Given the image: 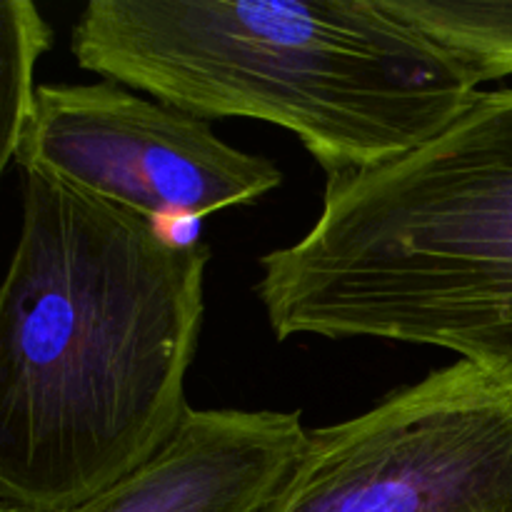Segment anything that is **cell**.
Instances as JSON below:
<instances>
[{"instance_id":"obj_1","label":"cell","mask_w":512,"mask_h":512,"mask_svg":"<svg viewBox=\"0 0 512 512\" xmlns=\"http://www.w3.org/2000/svg\"><path fill=\"white\" fill-rule=\"evenodd\" d=\"M210 248L45 173L0 280V500L73 512L190 410Z\"/></svg>"},{"instance_id":"obj_2","label":"cell","mask_w":512,"mask_h":512,"mask_svg":"<svg viewBox=\"0 0 512 512\" xmlns=\"http://www.w3.org/2000/svg\"><path fill=\"white\" fill-rule=\"evenodd\" d=\"M70 50L88 73L195 118L290 130L328 178L428 143L480 93L380 0H90Z\"/></svg>"},{"instance_id":"obj_3","label":"cell","mask_w":512,"mask_h":512,"mask_svg":"<svg viewBox=\"0 0 512 512\" xmlns=\"http://www.w3.org/2000/svg\"><path fill=\"white\" fill-rule=\"evenodd\" d=\"M280 340L450 350L512 393V88L480 90L428 143L328 178L313 228L260 258Z\"/></svg>"},{"instance_id":"obj_4","label":"cell","mask_w":512,"mask_h":512,"mask_svg":"<svg viewBox=\"0 0 512 512\" xmlns=\"http://www.w3.org/2000/svg\"><path fill=\"white\" fill-rule=\"evenodd\" d=\"M268 512H512V393L455 360L308 430Z\"/></svg>"},{"instance_id":"obj_5","label":"cell","mask_w":512,"mask_h":512,"mask_svg":"<svg viewBox=\"0 0 512 512\" xmlns=\"http://www.w3.org/2000/svg\"><path fill=\"white\" fill-rule=\"evenodd\" d=\"M15 163L155 223L253 205L283 183L208 120L110 80L38 85Z\"/></svg>"},{"instance_id":"obj_6","label":"cell","mask_w":512,"mask_h":512,"mask_svg":"<svg viewBox=\"0 0 512 512\" xmlns=\"http://www.w3.org/2000/svg\"><path fill=\"white\" fill-rule=\"evenodd\" d=\"M305 440L300 413L190 408L158 453L73 512H268Z\"/></svg>"},{"instance_id":"obj_7","label":"cell","mask_w":512,"mask_h":512,"mask_svg":"<svg viewBox=\"0 0 512 512\" xmlns=\"http://www.w3.org/2000/svg\"><path fill=\"white\" fill-rule=\"evenodd\" d=\"M448 50L475 85L512 75V0H380Z\"/></svg>"},{"instance_id":"obj_8","label":"cell","mask_w":512,"mask_h":512,"mask_svg":"<svg viewBox=\"0 0 512 512\" xmlns=\"http://www.w3.org/2000/svg\"><path fill=\"white\" fill-rule=\"evenodd\" d=\"M53 30L30 0H0V178L15 160L35 95V68Z\"/></svg>"},{"instance_id":"obj_9","label":"cell","mask_w":512,"mask_h":512,"mask_svg":"<svg viewBox=\"0 0 512 512\" xmlns=\"http://www.w3.org/2000/svg\"><path fill=\"white\" fill-rule=\"evenodd\" d=\"M0 512H25V510H20V508H15V505H10V503H5V500H0Z\"/></svg>"}]
</instances>
